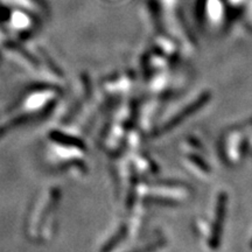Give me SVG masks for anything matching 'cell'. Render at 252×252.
I'll return each mask as SVG.
<instances>
[{
    "label": "cell",
    "mask_w": 252,
    "mask_h": 252,
    "mask_svg": "<svg viewBox=\"0 0 252 252\" xmlns=\"http://www.w3.org/2000/svg\"><path fill=\"white\" fill-rule=\"evenodd\" d=\"M208 98H209V94H203L202 97H200V98H198L197 100L193 102V104H190L188 108L182 110L181 113H179L178 116H175L174 118H172L171 122H169L168 124H167L165 127H163V132H166V131L171 130V128H173V127H175V126L178 124H180V123L184 121V119L189 117L190 115H193V113L195 111H197V110L200 108H202V106L204 105V103H207Z\"/></svg>",
    "instance_id": "obj_2"
},
{
    "label": "cell",
    "mask_w": 252,
    "mask_h": 252,
    "mask_svg": "<svg viewBox=\"0 0 252 252\" xmlns=\"http://www.w3.org/2000/svg\"><path fill=\"white\" fill-rule=\"evenodd\" d=\"M163 245V242H156V243L149 245V247L141 249V250H138L137 252H154L157 251L158 249H160Z\"/></svg>",
    "instance_id": "obj_3"
},
{
    "label": "cell",
    "mask_w": 252,
    "mask_h": 252,
    "mask_svg": "<svg viewBox=\"0 0 252 252\" xmlns=\"http://www.w3.org/2000/svg\"><path fill=\"white\" fill-rule=\"evenodd\" d=\"M225 206H226V197L225 194L220 195L219 198V206H217V216H216V222L214 225L213 230V237L210 239V247L213 249L219 248L220 241V232H222V225L223 220H224L225 216Z\"/></svg>",
    "instance_id": "obj_1"
},
{
    "label": "cell",
    "mask_w": 252,
    "mask_h": 252,
    "mask_svg": "<svg viewBox=\"0 0 252 252\" xmlns=\"http://www.w3.org/2000/svg\"><path fill=\"white\" fill-rule=\"evenodd\" d=\"M251 248H252V243H251Z\"/></svg>",
    "instance_id": "obj_4"
}]
</instances>
